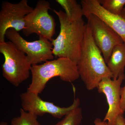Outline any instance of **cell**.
Wrapping results in <instances>:
<instances>
[{"label": "cell", "instance_id": "cell-1", "mask_svg": "<svg viewBox=\"0 0 125 125\" xmlns=\"http://www.w3.org/2000/svg\"><path fill=\"white\" fill-rule=\"evenodd\" d=\"M77 64L80 77L88 90L97 88L104 78L113 79L102 52L94 42L88 22L85 24L80 58Z\"/></svg>", "mask_w": 125, "mask_h": 125}, {"label": "cell", "instance_id": "cell-2", "mask_svg": "<svg viewBox=\"0 0 125 125\" xmlns=\"http://www.w3.org/2000/svg\"><path fill=\"white\" fill-rule=\"evenodd\" d=\"M53 10L60 25L59 34L51 42L53 55L56 58H69L77 64L81 55L86 24L83 19L71 21L64 11Z\"/></svg>", "mask_w": 125, "mask_h": 125}, {"label": "cell", "instance_id": "cell-3", "mask_svg": "<svg viewBox=\"0 0 125 125\" xmlns=\"http://www.w3.org/2000/svg\"><path fill=\"white\" fill-rule=\"evenodd\" d=\"M31 73L32 81L27 90L38 95L52 78L58 77L62 81L71 83L80 78L77 64L63 57L32 65Z\"/></svg>", "mask_w": 125, "mask_h": 125}, {"label": "cell", "instance_id": "cell-4", "mask_svg": "<svg viewBox=\"0 0 125 125\" xmlns=\"http://www.w3.org/2000/svg\"><path fill=\"white\" fill-rule=\"evenodd\" d=\"M0 52L4 56L2 75L8 82L18 87L30 75L32 65L24 52L10 41L0 42Z\"/></svg>", "mask_w": 125, "mask_h": 125}, {"label": "cell", "instance_id": "cell-5", "mask_svg": "<svg viewBox=\"0 0 125 125\" xmlns=\"http://www.w3.org/2000/svg\"><path fill=\"white\" fill-rule=\"evenodd\" d=\"M51 10L49 1L39 0L36 7L24 18V36H29L36 34L39 38L47 39L51 42L55 34L56 23L52 16L49 14Z\"/></svg>", "mask_w": 125, "mask_h": 125}, {"label": "cell", "instance_id": "cell-6", "mask_svg": "<svg viewBox=\"0 0 125 125\" xmlns=\"http://www.w3.org/2000/svg\"><path fill=\"white\" fill-rule=\"evenodd\" d=\"M5 37L24 52L32 65L54 59L53 46L47 39L39 38L38 40L28 42L13 29L7 30Z\"/></svg>", "mask_w": 125, "mask_h": 125}, {"label": "cell", "instance_id": "cell-7", "mask_svg": "<svg viewBox=\"0 0 125 125\" xmlns=\"http://www.w3.org/2000/svg\"><path fill=\"white\" fill-rule=\"evenodd\" d=\"M20 100L22 108L25 111L42 116L46 114L58 119L62 118L76 107L80 105V99L74 98L73 103L67 107H60L53 103L42 100L38 94L27 90L21 94Z\"/></svg>", "mask_w": 125, "mask_h": 125}, {"label": "cell", "instance_id": "cell-8", "mask_svg": "<svg viewBox=\"0 0 125 125\" xmlns=\"http://www.w3.org/2000/svg\"><path fill=\"white\" fill-rule=\"evenodd\" d=\"M28 2V0H21L16 4L2 1L0 11V42H5L6 33L9 29L18 32L24 29V18L34 9Z\"/></svg>", "mask_w": 125, "mask_h": 125}, {"label": "cell", "instance_id": "cell-9", "mask_svg": "<svg viewBox=\"0 0 125 125\" xmlns=\"http://www.w3.org/2000/svg\"><path fill=\"white\" fill-rule=\"evenodd\" d=\"M84 16L91 28L94 42L107 64L113 49L124 42L118 34L97 16L89 14Z\"/></svg>", "mask_w": 125, "mask_h": 125}, {"label": "cell", "instance_id": "cell-10", "mask_svg": "<svg viewBox=\"0 0 125 125\" xmlns=\"http://www.w3.org/2000/svg\"><path fill=\"white\" fill-rule=\"evenodd\" d=\"M125 78L123 74L117 79L104 78L97 88L99 93L105 95L107 101L108 108L103 120L106 122L107 125H115L118 116L124 114L121 108V89Z\"/></svg>", "mask_w": 125, "mask_h": 125}, {"label": "cell", "instance_id": "cell-11", "mask_svg": "<svg viewBox=\"0 0 125 125\" xmlns=\"http://www.w3.org/2000/svg\"><path fill=\"white\" fill-rule=\"evenodd\" d=\"M81 4L84 16L93 14L100 18L120 36L125 43V20L120 16L109 13L102 6L99 0H82Z\"/></svg>", "mask_w": 125, "mask_h": 125}, {"label": "cell", "instance_id": "cell-12", "mask_svg": "<svg viewBox=\"0 0 125 125\" xmlns=\"http://www.w3.org/2000/svg\"><path fill=\"white\" fill-rule=\"evenodd\" d=\"M107 65L113 75V79H117L124 74L125 67V43L115 47Z\"/></svg>", "mask_w": 125, "mask_h": 125}, {"label": "cell", "instance_id": "cell-13", "mask_svg": "<svg viewBox=\"0 0 125 125\" xmlns=\"http://www.w3.org/2000/svg\"><path fill=\"white\" fill-rule=\"evenodd\" d=\"M56 1L64 10L70 20L75 21L83 19L84 14L82 6L75 0H56Z\"/></svg>", "mask_w": 125, "mask_h": 125}, {"label": "cell", "instance_id": "cell-14", "mask_svg": "<svg viewBox=\"0 0 125 125\" xmlns=\"http://www.w3.org/2000/svg\"><path fill=\"white\" fill-rule=\"evenodd\" d=\"M38 116L21 108L20 115L11 120V125H41L37 120Z\"/></svg>", "mask_w": 125, "mask_h": 125}, {"label": "cell", "instance_id": "cell-15", "mask_svg": "<svg viewBox=\"0 0 125 125\" xmlns=\"http://www.w3.org/2000/svg\"><path fill=\"white\" fill-rule=\"evenodd\" d=\"M83 118L81 108L78 107L72 110L60 121L54 125H79Z\"/></svg>", "mask_w": 125, "mask_h": 125}, {"label": "cell", "instance_id": "cell-16", "mask_svg": "<svg viewBox=\"0 0 125 125\" xmlns=\"http://www.w3.org/2000/svg\"><path fill=\"white\" fill-rule=\"evenodd\" d=\"M105 10L113 14L120 15L125 5V0H99Z\"/></svg>", "mask_w": 125, "mask_h": 125}, {"label": "cell", "instance_id": "cell-17", "mask_svg": "<svg viewBox=\"0 0 125 125\" xmlns=\"http://www.w3.org/2000/svg\"><path fill=\"white\" fill-rule=\"evenodd\" d=\"M121 108L123 113L125 112V84L121 89Z\"/></svg>", "mask_w": 125, "mask_h": 125}, {"label": "cell", "instance_id": "cell-18", "mask_svg": "<svg viewBox=\"0 0 125 125\" xmlns=\"http://www.w3.org/2000/svg\"><path fill=\"white\" fill-rule=\"evenodd\" d=\"M115 125H125V118L123 114L120 115L117 118Z\"/></svg>", "mask_w": 125, "mask_h": 125}, {"label": "cell", "instance_id": "cell-19", "mask_svg": "<svg viewBox=\"0 0 125 125\" xmlns=\"http://www.w3.org/2000/svg\"><path fill=\"white\" fill-rule=\"evenodd\" d=\"M94 125H107L106 122L102 121L100 118H97L94 121Z\"/></svg>", "mask_w": 125, "mask_h": 125}, {"label": "cell", "instance_id": "cell-20", "mask_svg": "<svg viewBox=\"0 0 125 125\" xmlns=\"http://www.w3.org/2000/svg\"><path fill=\"white\" fill-rule=\"evenodd\" d=\"M120 16L125 20V6L124 7V9H123V10H122V12L121 13Z\"/></svg>", "mask_w": 125, "mask_h": 125}, {"label": "cell", "instance_id": "cell-21", "mask_svg": "<svg viewBox=\"0 0 125 125\" xmlns=\"http://www.w3.org/2000/svg\"><path fill=\"white\" fill-rule=\"evenodd\" d=\"M0 125H8V124L6 122L1 121L0 123Z\"/></svg>", "mask_w": 125, "mask_h": 125}, {"label": "cell", "instance_id": "cell-22", "mask_svg": "<svg viewBox=\"0 0 125 125\" xmlns=\"http://www.w3.org/2000/svg\"></svg>", "mask_w": 125, "mask_h": 125}]
</instances>
